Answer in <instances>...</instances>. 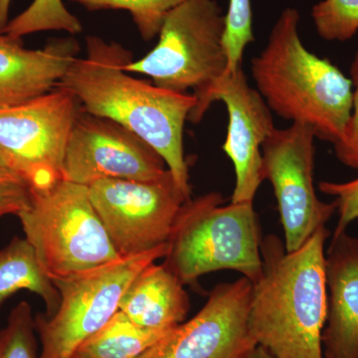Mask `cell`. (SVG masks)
<instances>
[{"label": "cell", "instance_id": "e0dca14e", "mask_svg": "<svg viewBox=\"0 0 358 358\" xmlns=\"http://www.w3.org/2000/svg\"><path fill=\"white\" fill-rule=\"evenodd\" d=\"M20 289L32 292L44 301L46 317L57 312L61 301L58 289L40 267L31 245L16 236L0 250V306Z\"/></svg>", "mask_w": 358, "mask_h": 358}, {"label": "cell", "instance_id": "7a4b0ae2", "mask_svg": "<svg viewBox=\"0 0 358 358\" xmlns=\"http://www.w3.org/2000/svg\"><path fill=\"white\" fill-rule=\"evenodd\" d=\"M329 235L324 226L294 252L275 235L263 237L262 274L252 284L249 327L274 358H324Z\"/></svg>", "mask_w": 358, "mask_h": 358}, {"label": "cell", "instance_id": "6da1fadb", "mask_svg": "<svg viewBox=\"0 0 358 358\" xmlns=\"http://www.w3.org/2000/svg\"><path fill=\"white\" fill-rule=\"evenodd\" d=\"M131 60L121 44L91 35L86 55L73 61L57 86L72 92L87 112L117 122L154 148L192 197L183 131L196 98L129 76L124 66Z\"/></svg>", "mask_w": 358, "mask_h": 358}, {"label": "cell", "instance_id": "8fae6325", "mask_svg": "<svg viewBox=\"0 0 358 358\" xmlns=\"http://www.w3.org/2000/svg\"><path fill=\"white\" fill-rule=\"evenodd\" d=\"M166 171L164 159L143 138L80 105L66 148L62 179L89 186L102 179L152 180Z\"/></svg>", "mask_w": 358, "mask_h": 358}, {"label": "cell", "instance_id": "44dd1931", "mask_svg": "<svg viewBox=\"0 0 358 358\" xmlns=\"http://www.w3.org/2000/svg\"><path fill=\"white\" fill-rule=\"evenodd\" d=\"M315 29L327 41H348L358 31V0H322L312 9Z\"/></svg>", "mask_w": 358, "mask_h": 358}, {"label": "cell", "instance_id": "4316f807", "mask_svg": "<svg viewBox=\"0 0 358 358\" xmlns=\"http://www.w3.org/2000/svg\"><path fill=\"white\" fill-rule=\"evenodd\" d=\"M11 0H0V32H3L8 24L9 8Z\"/></svg>", "mask_w": 358, "mask_h": 358}, {"label": "cell", "instance_id": "ffe728a7", "mask_svg": "<svg viewBox=\"0 0 358 358\" xmlns=\"http://www.w3.org/2000/svg\"><path fill=\"white\" fill-rule=\"evenodd\" d=\"M88 10L121 9L129 11L145 41L159 35L164 20L174 8L187 0H71Z\"/></svg>", "mask_w": 358, "mask_h": 358}, {"label": "cell", "instance_id": "d4e9b609", "mask_svg": "<svg viewBox=\"0 0 358 358\" xmlns=\"http://www.w3.org/2000/svg\"><path fill=\"white\" fill-rule=\"evenodd\" d=\"M352 83V109L343 136L334 143V152L339 162L358 169V51L350 67Z\"/></svg>", "mask_w": 358, "mask_h": 358}, {"label": "cell", "instance_id": "d6986e66", "mask_svg": "<svg viewBox=\"0 0 358 358\" xmlns=\"http://www.w3.org/2000/svg\"><path fill=\"white\" fill-rule=\"evenodd\" d=\"M43 31H65L71 35L83 31L81 21L66 8L62 0H33L31 4L9 20L3 32L13 39Z\"/></svg>", "mask_w": 358, "mask_h": 358}, {"label": "cell", "instance_id": "4fadbf2b", "mask_svg": "<svg viewBox=\"0 0 358 358\" xmlns=\"http://www.w3.org/2000/svg\"><path fill=\"white\" fill-rule=\"evenodd\" d=\"M251 294L245 277L217 285L192 320L171 329L140 358H248L258 346L249 327Z\"/></svg>", "mask_w": 358, "mask_h": 358}, {"label": "cell", "instance_id": "83f0119b", "mask_svg": "<svg viewBox=\"0 0 358 358\" xmlns=\"http://www.w3.org/2000/svg\"><path fill=\"white\" fill-rule=\"evenodd\" d=\"M248 358H274L272 357V355H270L267 352V350H265V348H262V346L258 345L255 348V350H253V352H251V355H249Z\"/></svg>", "mask_w": 358, "mask_h": 358}, {"label": "cell", "instance_id": "7c38bea8", "mask_svg": "<svg viewBox=\"0 0 358 358\" xmlns=\"http://www.w3.org/2000/svg\"><path fill=\"white\" fill-rule=\"evenodd\" d=\"M188 121L199 124L214 102L225 103L227 136L223 150L234 166L232 203H254L263 182L262 147L275 129L272 110L256 89L252 88L243 69L225 73L210 88L196 98Z\"/></svg>", "mask_w": 358, "mask_h": 358}, {"label": "cell", "instance_id": "484cf974", "mask_svg": "<svg viewBox=\"0 0 358 358\" xmlns=\"http://www.w3.org/2000/svg\"><path fill=\"white\" fill-rule=\"evenodd\" d=\"M320 192L333 196L338 213V225L334 234L346 231V228L358 218V178L348 182H320Z\"/></svg>", "mask_w": 358, "mask_h": 358}, {"label": "cell", "instance_id": "7402d4cb", "mask_svg": "<svg viewBox=\"0 0 358 358\" xmlns=\"http://www.w3.org/2000/svg\"><path fill=\"white\" fill-rule=\"evenodd\" d=\"M254 41L251 0H229L223 35L228 62L226 73L236 72L242 67L245 49Z\"/></svg>", "mask_w": 358, "mask_h": 358}, {"label": "cell", "instance_id": "ac0fdd59", "mask_svg": "<svg viewBox=\"0 0 358 358\" xmlns=\"http://www.w3.org/2000/svg\"><path fill=\"white\" fill-rule=\"evenodd\" d=\"M171 329H145L117 310L102 329L77 348L71 358H140Z\"/></svg>", "mask_w": 358, "mask_h": 358}, {"label": "cell", "instance_id": "8992f818", "mask_svg": "<svg viewBox=\"0 0 358 358\" xmlns=\"http://www.w3.org/2000/svg\"><path fill=\"white\" fill-rule=\"evenodd\" d=\"M225 14L216 0H187L166 16L159 42L145 57L124 66L155 86L199 98L227 71Z\"/></svg>", "mask_w": 358, "mask_h": 358}, {"label": "cell", "instance_id": "9a60e30c", "mask_svg": "<svg viewBox=\"0 0 358 358\" xmlns=\"http://www.w3.org/2000/svg\"><path fill=\"white\" fill-rule=\"evenodd\" d=\"M74 37L52 40L42 49H27L21 40L0 32V108L17 105L57 86L78 57Z\"/></svg>", "mask_w": 358, "mask_h": 358}, {"label": "cell", "instance_id": "52a82bcc", "mask_svg": "<svg viewBox=\"0 0 358 358\" xmlns=\"http://www.w3.org/2000/svg\"><path fill=\"white\" fill-rule=\"evenodd\" d=\"M167 243L147 253L126 257L102 267L53 281L60 293L57 312L34 317L41 341L39 358H71L86 339L119 310L124 292L141 271L164 258Z\"/></svg>", "mask_w": 358, "mask_h": 358}, {"label": "cell", "instance_id": "603a6c76", "mask_svg": "<svg viewBox=\"0 0 358 358\" xmlns=\"http://www.w3.org/2000/svg\"><path fill=\"white\" fill-rule=\"evenodd\" d=\"M35 320L27 301L11 310L6 327L0 331V358H39L36 352Z\"/></svg>", "mask_w": 358, "mask_h": 358}, {"label": "cell", "instance_id": "2e32d148", "mask_svg": "<svg viewBox=\"0 0 358 358\" xmlns=\"http://www.w3.org/2000/svg\"><path fill=\"white\" fill-rule=\"evenodd\" d=\"M190 310L185 286L164 263L150 264L124 292L119 310L148 329H173L185 322Z\"/></svg>", "mask_w": 358, "mask_h": 358}, {"label": "cell", "instance_id": "ba28073f", "mask_svg": "<svg viewBox=\"0 0 358 358\" xmlns=\"http://www.w3.org/2000/svg\"><path fill=\"white\" fill-rule=\"evenodd\" d=\"M79 109L76 96L61 86L0 108V150L33 190L48 189L62 179L66 148Z\"/></svg>", "mask_w": 358, "mask_h": 358}, {"label": "cell", "instance_id": "30bf717a", "mask_svg": "<svg viewBox=\"0 0 358 358\" xmlns=\"http://www.w3.org/2000/svg\"><path fill=\"white\" fill-rule=\"evenodd\" d=\"M315 131L292 124L274 129L262 147V178L274 189L287 252L301 248L336 211V202L320 201L313 182Z\"/></svg>", "mask_w": 358, "mask_h": 358}, {"label": "cell", "instance_id": "3957f363", "mask_svg": "<svg viewBox=\"0 0 358 358\" xmlns=\"http://www.w3.org/2000/svg\"><path fill=\"white\" fill-rule=\"evenodd\" d=\"M300 18L293 7L282 11L265 48L252 59V77L272 112L310 127L315 138L334 145L352 114V80L306 48L299 35Z\"/></svg>", "mask_w": 358, "mask_h": 358}, {"label": "cell", "instance_id": "277c9868", "mask_svg": "<svg viewBox=\"0 0 358 358\" xmlns=\"http://www.w3.org/2000/svg\"><path fill=\"white\" fill-rule=\"evenodd\" d=\"M219 192L186 200L167 241L164 264L183 286L201 275L236 271L252 284L262 274V231L253 203H231Z\"/></svg>", "mask_w": 358, "mask_h": 358}, {"label": "cell", "instance_id": "5bb4252c", "mask_svg": "<svg viewBox=\"0 0 358 358\" xmlns=\"http://www.w3.org/2000/svg\"><path fill=\"white\" fill-rule=\"evenodd\" d=\"M326 358H358V237L334 234L326 253Z\"/></svg>", "mask_w": 358, "mask_h": 358}, {"label": "cell", "instance_id": "f1b7e54d", "mask_svg": "<svg viewBox=\"0 0 358 358\" xmlns=\"http://www.w3.org/2000/svg\"><path fill=\"white\" fill-rule=\"evenodd\" d=\"M0 166L9 167L8 160H7L6 155L0 150ZM10 169V167H9Z\"/></svg>", "mask_w": 358, "mask_h": 358}, {"label": "cell", "instance_id": "5b68a950", "mask_svg": "<svg viewBox=\"0 0 358 358\" xmlns=\"http://www.w3.org/2000/svg\"><path fill=\"white\" fill-rule=\"evenodd\" d=\"M17 217L52 282L122 258L94 208L88 186L61 179L48 189H32L29 206Z\"/></svg>", "mask_w": 358, "mask_h": 358}, {"label": "cell", "instance_id": "9c48e42d", "mask_svg": "<svg viewBox=\"0 0 358 358\" xmlns=\"http://www.w3.org/2000/svg\"><path fill=\"white\" fill-rule=\"evenodd\" d=\"M94 208L120 257L166 244L185 194L167 169L152 180L102 179L89 185Z\"/></svg>", "mask_w": 358, "mask_h": 358}, {"label": "cell", "instance_id": "cb8c5ba5", "mask_svg": "<svg viewBox=\"0 0 358 358\" xmlns=\"http://www.w3.org/2000/svg\"><path fill=\"white\" fill-rule=\"evenodd\" d=\"M32 187L27 180L13 169L0 166V217L17 216L29 206Z\"/></svg>", "mask_w": 358, "mask_h": 358}]
</instances>
